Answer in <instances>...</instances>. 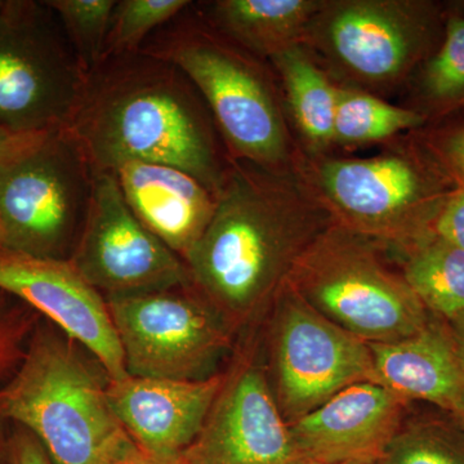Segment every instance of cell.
Wrapping results in <instances>:
<instances>
[{
  "label": "cell",
  "instance_id": "6da1fadb",
  "mask_svg": "<svg viewBox=\"0 0 464 464\" xmlns=\"http://www.w3.org/2000/svg\"><path fill=\"white\" fill-rule=\"evenodd\" d=\"M331 224L295 169L231 160L215 213L183 259L191 288L237 332L270 313L295 262Z\"/></svg>",
  "mask_w": 464,
  "mask_h": 464
},
{
  "label": "cell",
  "instance_id": "7a4b0ae2",
  "mask_svg": "<svg viewBox=\"0 0 464 464\" xmlns=\"http://www.w3.org/2000/svg\"><path fill=\"white\" fill-rule=\"evenodd\" d=\"M94 172L161 164L218 192L230 166L199 92L179 67L136 53L108 58L90 76L72 125Z\"/></svg>",
  "mask_w": 464,
  "mask_h": 464
},
{
  "label": "cell",
  "instance_id": "3957f363",
  "mask_svg": "<svg viewBox=\"0 0 464 464\" xmlns=\"http://www.w3.org/2000/svg\"><path fill=\"white\" fill-rule=\"evenodd\" d=\"M191 5L152 34L140 53L167 61L188 76L231 160L275 172L293 170L299 149L270 70L216 32L199 12L192 14Z\"/></svg>",
  "mask_w": 464,
  "mask_h": 464
},
{
  "label": "cell",
  "instance_id": "277c9868",
  "mask_svg": "<svg viewBox=\"0 0 464 464\" xmlns=\"http://www.w3.org/2000/svg\"><path fill=\"white\" fill-rule=\"evenodd\" d=\"M109 382L70 338L38 333L0 389V420L33 433L56 464H116L140 448L110 405Z\"/></svg>",
  "mask_w": 464,
  "mask_h": 464
},
{
  "label": "cell",
  "instance_id": "5b68a950",
  "mask_svg": "<svg viewBox=\"0 0 464 464\" xmlns=\"http://www.w3.org/2000/svg\"><path fill=\"white\" fill-rule=\"evenodd\" d=\"M295 172L332 222L399 252L430 237L450 192L449 174L413 145L369 158L307 157Z\"/></svg>",
  "mask_w": 464,
  "mask_h": 464
},
{
  "label": "cell",
  "instance_id": "8992f818",
  "mask_svg": "<svg viewBox=\"0 0 464 464\" xmlns=\"http://www.w3.org/2000/svg\"><path fill=\"white\" fill-rule=\"evenodd\" d=\"M286 285L320 315L368 343L409 337L431 314L382 246L332 222L295 262Z\"/></svg>",
  "mask_w": 464,
  "mask_h": 464
},
{
  "label": "cell",
  "instance_id": "52a82bcc",
  "mask_svg": "<svg viewBox=\"0 0 464 464\" xmlns=\"http://www.w3.org/2000/svg\"><path fill=\"white\" fill-rule=\"evenodd\" d=\"M93 181L90 158L72 128L43 133L0 161V248L70 261Z\"/></svg>",
  "mask_w": 464,
  "mask_h": 464
},
{
  "label": "cell",
  "instance_id": "ba28073f",
  "mask_svg": "<svg viewBox=\"0 0 464 464\" xmlns=\"http://www.w3.org/2000/svg\"><path fill=\"white\" fill-rule=\"evenodd\" d=\"M88 75L45 2L5 0L0 8V130L72 128Z\"/></svg>",
  "mask_w": 464,
  "mask_h": 464
},
{
  "label": "cell",
  "instance_id": "9c48e42d",
  "mask_svg": "<svg viewBox=\"0 0 464 464\" xmlns=\"http://www.w3.org/2000/svg\"><path fill=\"white\" fill-rule=\"evenodd\" d=\"M436 14L415 0H325L304 44L348 83L391 88L429 53Z\"/></svg>",
  "mask_w": 464,
  "mask_h": 464
},
{
  "label": "cell",
  "instance_id": "30bf717a",
  "mask_svg": "<svg viewBox=\"0 0 464 464\" xmlns=\"http://www.w3.org/2000/svg\"><path fill=\"white\" fill-rule=\"evenodd\" d=\"M105 299L132 377L208 380L231 347L234 329L191 286Z\"/></svg>",
  "mask_w": 464,
  "mask_h": 464
},
{
  "label": "cell",
  "instance_id": "8fae6325",
  "mask_svg": "<svg viewBox=\"0 0 464 464\" xmlns=\"http://www.w3.org/2000/svg\"><path fill=\"white\" fill-rule=\"evenodd\" d=\"M271 390L286 423L374 382L371 344L329 322L288 285L270 310Z\"/></svg>",
  "mask_w": 464,
  "mask_h": 464
},
{
  "label": "cell",
  "instance_id": "7c38bea8",
  "mask_svg": "<svg viewBox=\"0 0 464 464\" xmlns=\"http://www.w3.org/2000/svg\"><path fill=\"white\" fill-rule=\"evenodd\" d=\"M70 264L105 298L191 286L185 261L134 216L112 172H94Z\"/></svg>",
  "mask_w": 464,
  "mask_h": 464
},
{
  "label": "cell",
  "instance_id": "4fadbf2b",
  "mask_svg": "<svg viewBox=\"0 0 464 464\" xmlns=\"http://www.w3.org/2000/svg\"><path fill=\"white\" fill-rule=\"evenodd\" d=\"M295 458L267 372L244 359L226 374L203 429L179 464H292Z\"/></svg>",
  "mask_w": 464,
  "mask_h": 464
},
{
  "label": "cell",
  "instance_id": "5bb4252c",
  "mask_svg": "<svg viewBox=\"0 0 464 464\" xmlns=\"http://www.w3.org/2000/svg\"><path fill=\"white\" fill-rule=\"evenodd\" d=\"M0 290L50 317L67 338L87 348L110 380L127 377L108 302L70 261L0 248Z\"/></svg>",
  "mask_w": 464,
  "mask_h": 464
},
{
  "label": "cell",
  "instance_id": "9a60e30c",
  "mask_svg": "<svg viewBox=\"0 0 464 464\" xmlns=\"http://www.w3.org/2000/svg\"><path fill=\"white\" fill-rule=\"evenodd\" d=\"M409 402L362 382L289 423L295 456L319 463L381 462L406 420Z\"/></svg>",
  "mask_w": 464,
  "mask_h": 464
},
{
  "label": "cell",
  "instance_id": "2e32d148",
  "mask_svg": "<svg viewBox=\"0 0 464 464\" xmlns=\"http://www.w3.org/2000/svg\"><path fill=\"white\" fill-rule=\"evenodd\" d=\"M226 374L203 381L158 380L127 375L109 382L112 411L146 456L179 464L199 435Z\"/></svg>",
  "mask_w": 464,
  "mask_h": 464
},
{
  "label": "cell",
  "instance_id": "e0dca14e",
  "mask_svg": "<svg viewBox=\"0 0 464 464\" xmlns=\"http://www.w3.org/2000/svg\"><path fill=\"white\" fill-rule=\"evenodd\" d=\"M112 173L134 216L185 259L215 213V192L190 174L161 164L127 163Z\"/></svg>",
  "mask_w": 464,
  "mask_h": 464
},
{
  "label": "cell",
  "instance_id": "ac0fdd59",
  "mask_svg": "<svg viewBox=\"0 0 464 464\" xmlns=\"http://www.w3.org/2000/svg\"><path fill=\"white\" fill-rule=\"evenodd\" d=\"M439 319L402 340L369 344L375 383L449 413L464 392V371L449 324Z\"/></svg>",
  "mask_w": 464,
  "mask_h": 464
},
{
  "label": "cell",
  "instance_id": "d6986e66",
  "mask_svg": "<svg viewBox=\"0 0 464 464\" xmlns=\"http://www.w3.org/2000/svg\"><path fill=\"white\" fill-rule=\"evenodd\" d=\"M325 0H217L199 14L216 32L244 51L270 60L304 43L308 26Z\"/></svg>",
  "mask_w": 464,
  "mask_h": 464
},
{
  "label": "cell",
  "instance_id": "ffe728a7",
  "mask_svg": "<svg viewBox=\"0 0 464 464\" xmlns=\"http://www.w3.org/2000/svg\"><path fill=\"white\" fill-rule=\"evenodd\" d=\"M282 83L286 116L297 130L307 157L328 154L333 146L340 84L304 43L270 58Z\"/></svg>",
  "mask_w": 464,
  "mask_h": 464
},
{
  "label": "cell",
  "instance_id": "44dd1931",
  "mask_svg": "<svg viewBox=\"0 0 464 464\" xmlns=\"http://www.w3.org/2000/svg\"><path fill=\"white\" fill-rule=\"evenodd\" d=\"M402 275L431 315L464 314V250L432 234L404 252Z\"/></svg>",
  "mask_w": 464,
  "mask_h": 464
},
{
  "label": "cell",
  "instance_id": "7402d4cb",
  "mask_svg": "<svg viewBox=\"0 0 464 464\" xmlns=\"http://www.w3.org/2000/svg\"><path fill=\"white\" fill-rule=\"evenodd\" d=\"M424 121L426 116L417 110L392 105L362 88L340 85L333 146L359 148L387 141Z\"/></svg>",
  "mask_w": 464,
  "mask_h": 464
},
{
  "label": "cell",
  "instance_id": "603a6c76",
  "mask_svg": "<svg viewBox=\"0 0 464 464\" xmlns=\"http://www.w3.org/2000/svg\"><path fill=\"white\" fill-rule=\"evenodd\" d=\"M381 464H464V431L454 420H405Z\"/></svg>",
  "mask_w": 464,
  "mask_h": 464
},
{
  "label": "cell",
  "instance_id": "cb8c5ba5",
  "mask_svg": "<svg viewBox=\"0 0 464 464\" xmlns=\"http://www.w3.org/2000/svg\"><path fill=\"white\" fill-rule=\"evenodd\" d=\"M88 75L105 60L116 0H47Z\"/></svg>",
  "mask_w": 464,
  "mask_h": 464
},
{
  "label": "cell",
  "instance_id": "d4e9b609",
  "mask_svg": "<svg viewBox=\"0 0 464 464\" xmlns=\"http://www.w3.org/2000/svg\"><path fill=\"white\" fill-rule=\"evenodd\" d=\"M191 3L188 0H119L110 24L105 60L140 53L152 34L182 14Z\"/></svg>",
  "mask_w": 464,
  "mask_h": 464
},
{
  "label": "cell",
  "instance_id": "484cf974",
  "mask_svg": "<svg viewBox=\"0 0 464 464\" xmlns=\"http://www.w3.org/2000/svg\"><path fill=\"white\" fill-rule=\"evenodd\" d=\"M423 99L435 109L464 102V17H451L444 42L420 75Z\"/></svg>",
  "mask_w": 464,
  "mask_h": 464
},
{
  "label": "cell",
  "instance_id": "4316f807",
  "mask_svg": "<svg viewBox=\"0 0 464 464\" xmlns=\"http://www.w3.org/2000/svg\"><path fill=\"white\" fill-rule=\"evenodd\" d=\"M433 234L464 250V186H457L442 204L433 224Z\"/></svg>",
  "mask_w": 464,
  "mask_h": 464
},
{
  "label": "cell",
  "instance_id": "83f0119b",
  "mask_svg": "<svg viewBox=\"0 0 464 464\" xmlns=\"http://www.w3.org/2000/svg\"><path fill=\"white\" fill-rule=\"evenodd\" d=\"M431 154L458 186H464V125L432 140Z\"/></svg>",
  "mask_w": 464,
  "mask_h": 464
},
{
  "label": "cell",
  "instance_id": "f1b7e54d",
  "mask_svg": "<svg viewBox=\"0 0 464 464\" xmlns=\"http://www.w3.org/2000/svg\"><path fill=\"white\" fill-rule=\"evenodd\" d=\"M9 464H52L38 439L23 429L8 442Z\"/></svg>",
  "mask_w": 464,
  "mask_h": 464
},
{
  "label": "cell",
  "instance_id": "f546056e",
  "mask_svg": "<svg viewBox=\"0 0 464 464\" xmlns=\"http://www.w3.org/2000/svg\"><path fill=\"white\" fill-rule=\"evenodd\" d=\"M41 134L43 133H14L0 130V161L16 154L20 150L25 149Z\"/></svg>",
  "mask_w": 464,
  "mask_h": 464
},
{
  "label": "cell",
  "instance_id": "4dcf8cb0",
  "mask_svg": "<svg viewBox=\"0 0 464 464\" xmlns=\"http://www.w3.org/2000/svg\"><path fill=\"white\" fill-rule=\"evenodd\" d=\"M14 341H16V334H14V328L9 326L0 316V369L5 368L11 360L14 350Z\"/></svg>",
  "mask_w": 464,
  "mask_h": 464
},
{
  "label": "cell",
  "instance_id": "1f68e13d",
  "mask_svg": "<svg viewBox=\"0 0 464 464\" xmlns=\"http://www.w3.org/2000/svg\"><path fill=\"white\" fill-rule=\"evenodd\" d=\"M449 328L456 343L458 357L464 371V314L448 320Z\"/></svg>",
  "mask_w": 464,
  "mask_h": 464
},
{
  "label": "cell",
  "instance_id": "d6a6232c",
  "mask_svg": "<svg viewBox=\"0 0 464 464\" xmlns=\"http://www.w3.org/2000/svg\"><path fill=\"white\" fill-rule=\"evenodd\" d=\"M116 464H166L159 462V460L154 459V458L146 456L145 453L139 449V450L134 451V453L130 454L124 459H121V462Z\"/></svg>",
  "mask_w": 464,
  "mask_h": 464
},
{
  "label": "cell",
  "instance_id": "836d02e7",
  "mask_svg": "<svg viewBox=\"0 0 464 464\" xmlns=\"http://www.w3.org/2000/svg\"><path fill=\"white\" fill-rule=\"evenodd\" d=\"M449 414L464 431V392L457 400L456 404L450 409Z\"/></svg>",
  "mask_w": 464,
  "mask_h": 464
},
{
  "label": "cell",
  "instance_id": "e575fe53",
  "mask_svg": "<svg viewBox=\"0 0 464 464\" xmlns=\"http://www.w3.org/2000/svg\"><path fill=\"white\" fill-rule=\"evenodd\" d=\"M292 464H326L314 462V460L304 459V458H295ZM333 464H381V462H344V463H333Z\"/></svg>",
  "mask_w": 464,
  "mask_h": 464
},
{
  "label": "cell",
  "instance_id": "d590c367",
  "mask_svg": "<svg viewBox=\"0 0 464 464\" xmlns=\"http://www.w3.org/2000/svg\"><path fill=\"white\" fill-rule=\"evenodd\" d=\"M0 422H2V420H0ZM7 451H8V445H5V442H3V439H2V431H0V460H2V454L7 453Z\"/></svg>",
  "mask_w": 464,
  "mask_h": 464
},
{
  "label": "cell",
  "instance_id": "8d00e7d4",
  "mask_svg": "<svg viewBox=\"0 0 464 464\" xmlns=\"http://www.w3.org/2000/svg\"><path fill=\"white\" fill-rule=\"evenodd\" d=\"M3 2H5V0H0V8H2Z\"/></svg>",
  "mask_w": 464,
  "mask_h": 464
}]
</instances>
